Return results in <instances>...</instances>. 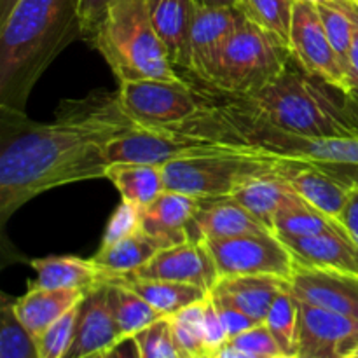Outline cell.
I'll return each mask as SVG.
<instances>
[{
    "label": "cell",
    "instance_id": "1",
    "mask_svg": "<svg viewBox=\"0 0 358 358\" xmlns=\"http://www.w3.org/2000/svg\"><path fill=\"white\" fill-rule=\"evenodd\" d=\"M133 128L110 91L63 100L51 122L0 107V224L49 189L105 178L107 145Z\"/></svg>",
    "mask_w": 358,
    "mask_h": 358
},
{
    "label": "cell",
    "instance_id": "2",
    "mask_svg": "<svg viewBox=\"0 0 358 358\" xmlns=\"http://www.w3.org/2000/svg\"><path fill=\"white\" fill-rule=\"evenodd\" d=\"M77 37L80 0H17L0 23V107L27 112L37 80Z\"/></svg>",
    "mask_w": 358,
    "mask_h": 358
},
{
    "label": "cell",
    "instance_id": "3",
    "mask_svg": "<svg viewBox=\"0 0 358 358\" xmlns=\"http://www.w3.org/2000/svg\"><path fill=\"white\" fill-rule=\"evenodd\" d=\"M171 128L229 145L255 147L285 159L358 166V135L346 138L296 135L266 121L241 100L224 105L205 103L194 117Z\"/></svg>",
    "mask_w": 358,
    "mask_h": 358
},
{
    "label": "cell",
    "instance_id": "4",
    "mask_svg": "<svg viewBox=\"0 0 358 358\" xmlns=\"http://www.w3.org/2000/svg\"><path fill=\"white\" fill-rule=\"evenodd\" d=\"M241 100L271 124L310 138L358 135V119L322 87L320 80L287 66L275 80Z\"/></svg>",
    "mask_w": 358,
    "mask_h": 358
},
{
    "label": "cell",
    "instance_id": "5",
    "mask_svg": "<svg viewBox=\"0 0 358 358\" xmlns=\"http://www.w3.org/2000/svg\"><path fill=\"white\" fill-rule=\"evenodd\" d=\"M90 42L119 83L182 79L154 28L149 0H114Z\"/></svg>",
    "mask_w": 358,
    "mask_h": 358
},
{
    "label": "cell",
    "instance_id": "6",
    "mask_svg": "<svg viewBox=\"0 0 358 358\" xmlns=\"http://www.w3.org/2000/svg\"><path fill=\"white\" fill-rule=\"evenodd\" d=\"M280 159L255 147L177 159L163 164L164 184L168 191L184 192L196 199L226 198L247 182L276 171Z\"/></svg>",
    "mask_w": 358,
    "mask_h": 358
},
{
    "label": "cell",
    "instance_id": "7",
    "mask_svg": "<svg viewBox=\"0 0 358 358\" xmlns=\"http://www.w3.org/2000/svg\"><path fill=\"white\" fill-rule=\"evenodd\" d=\"M289 49L254 21H241L224 48L215 87L233 98H248L287 69Z\"/></svg>",
    "mask_w": 358,
    "mask_h": 358
},
{
    "label": "cell",
    "instance_id": "8",
    "mask_svg": "<svg viewBox=\"0 0 358 358\" xmlns=\"http://www.w3.org/2000/svg\"><path fill=\"white\" fill-rule=\"evenodd\" d=\"M122 110L142 128H171L194 117L205 101L184 80L142 79L119 83Z\"/></svg>",
    "mask_w": 358,
    "mask_h": 358
},
{
    "label": "cell",
    "instance_id": "9",
    "mask_svg": "<svg viewBox=\"0 0 358 358\" xmlns=\"http://www.w3.org/2000/svg\"><path fill=\"white\" fill-rule=\"evenodd\" d=\"M241 145H229L215 140L189 135L177 128H136L117 136L107 145L108 164L142 163L166 164L187 157L229 152Z\"/></svg>",
    "mask_w": 358,
    "mask_h": 358
},
{
    "label": "cell",
    "instance_id": "10",
    "mask_svg": "<svg viewBox=\"0 0 358 358\" xmlns=\"http://www.w3.org/2000/svg\"><path fill=\"white\" fill-rule=\"evenodd\" d=\"M290 58L304 73L334 87L345 96L353 93L348 73L327 37L317 3L297 0L289 37Z\"/></svg>",
    "mask_w": 358,
    "mask_h": 358
},
{
    "label": "cell",
    "instance_id": "11",
    "mask_svg": "<svg viewBox=\"0 0 358 358\" xmlns=\"http://www.w3.org/2000/svg\"><path fill=\"white\" fill-rule=\"evenodd\" d=\"M205 241L212 252L220 278L275 275L292 280L296 259L275 233L241 234Z\"/></svg>",
    "mask_w": 358,
    "mask_h": 358
},
{
    "label": "cell",
    "instance_id": "12",
    "mask_svg": "<svg viewBox=\"0 0 358 358\" xmlns=\"http://www.w3.org/2000/svg\"><path fill=\"white\" fill-rule=\"evenodd\" d=\"M276 173L313 208L338 220L346 201L358 187V166L318 163V161L282 159Z\"/></svg>",
    "mask_w": 358,
    "mask_h": 358
},
{
    "label": "cell",
    "instance_id": "13",
    "mask_svg": "<svg viewBox=\"0 0 358 358\" xmlns=\"http://www.w3.org/2000/svg\"><path fill=\"white\" fill-rule=\"evenodd\" d=\"M245 14L240 7H208L194 2L189 31V72L213 86L224 48Z\"/></svg>",
    "mask_w": 358,
    "mask_h": 358
},
{
    "label": "cell",
    "instance_id": "14",
    "mask_svg": "<svg viewBox=\"0 0 358 358\" xmlns=\"http://www.w3.org/2000/svg\"><path fill=\"white\" fill-rule=\"evenodd\" d=\"M297 357L346 358L358 348V318L297 301Z\"/></svg>",
    "mask_w": 358,
    "mask_h": 358
},
{
    "label": "cell",
    "instance_id": "15",
    "mask_svg": "<svg viewBox=\"0 0 358 358\" xmlns=\"http://www.w3.org/2000/svg\"><path fill=\"white\" fill-rule=\"evenodd\" d=\"M135 278L191 283L212 290L220 280L215 261L205 240L185 241L157 252L145 266L131 273Z\"/></svg>",
    "mask_w": 358,
    "mask_h": 358
},
{
    "label": "cell",
    "instance_id": "16",
    "mask_svg": "<svg viewBox=\"0 0 358 358\" xmlns=\"http://www.w3.org/2000/svg\"><path fill=\"white\" fill-rule=\"evenodd\" d=\"M290 283L297 301L358 318V276L296 261Z\"/></svg>",
    "mask_w": 358,
    "mask_h": 358
},
{
    "label": "cell",
    "instance_id": "17",
    "mask_svg": "<svg viewBox=\"0 0 358 358\" xmlns=\"http://www.w3.org/2000/svg\"><path fill=\"white\" fill-rule=\"evenodd\" d=\"M119 331L107 301V282L87 290L79 304L72 345L63 358L101 355L119 341Z\"/></svg>",
    "mask_w": 358,
    "mask_h": 358
},
{
    "label": "cell",
    "instance_id": "18",
    "mask_svg": "<svg viewBox=\"0 0 358 358\" xmlns=\"http://www.w3.org/2000/svg\"><path fill=\"white\" fill-rule=\"evenodd\" d=\"M199 199L177 191H164L154 203L142 210V229L163 241L166 248L194 241V215Z\"/></svg>",
    "mask_w": 358,
    "mask_h": 358
},
{
    "label": "cell",
    "instance_id": "19",
    "mask_svg": "<svg viewBox=\"0 0 358 358\" xmlns=\"http://www.w3.org/2000/svg\"><path fill=\"white\" fill-rule=\"evenodd\" d=\"M280 240L289 247L294 259L301 264L358 276V247L341 224L320 234Z\"/></svg>",
    "mask_w": 358,
    "mask_h": 358
},
{
    "label": "cell",
    "instance_id": "20",
    "mask_svg": "<svg viewBox=\"0 0 358 358\" xmlns=\"http://www.w3.org/2000/svg\"><path fill=\"white\" fill-rule=\"evenodd\" d=\"M199 201L201 203L194 215V241L273 233L233 196Z\"/></svg>",
    "mask_w": 358,
    "mask_h": 358
},
{
    "label": "cell",
    "instance_id": "21",
    "mask_svg": "<svg viewBox=\"0 0 358 358\" xmlns=\"http://www.w3.org/2000/svg\"><path fill=\"white\" fill-rule=\"evenodd\" d=\"M30 268L35 271L31 287L49 290H91L107 282V273L93 261L76 255H52L31 259Z\"/></svg>",
    "mask_w": 358,
    "mask_h": 358
},
{
    "label": "cell",
    "instance_id": "22",
    "mask_svg": "<svg viewBox=\"0 0 358 358\" xmlns=\"http://www.w3.org/2000/svg\"><path fill=\"white\" fill-rule=\"evenodd\" d=\"M84 290H49L30 287L24 296L13 299L14 313L35 339L84 299Z\"/></svg>",
    "mask_w": 358,
    "mask_h": 358
},
{
    "label": "cell",
    "instance_id": "23",
    "mask_svg": "<svg viewBox=\"0 0 358 358\" xmlns=\"http://www.w3.org/2000/svg\"><path fill=\"white\" fill-rule=\"evenodd\" d=\"M292 285L290 280L275 275H248V276H226L217 282L213 289L236 304L241 311L254 318L259 324H264L273 301L282 290Z\"/></svg>",
    "mask_w": 358,
    "mask_h": 358
},
{
    "label": "cell",
    "instance_id": "24",
    "mask_svg": "<svg viewBox=\"0 0 358 358\" xmlns=\"http://www.w3.org/2000/svg\"><path fill=\"white\" fill-rule=\"evenodd\" d=\"M150 17L175 66L189 69V31L194 0H149Z\"/></svg>",
    "mask_w": 358,
    "mask_h": 358
},
{
    "label": "cell",
    "instance_id": "25",
    "mask_svg": "<svg viewBox=\"0 0 358 358\" xmlns=\"http://www.w3.org/2000/svg\"><path fill=\"white\" fill-rule=\"evenodd\" d=\"M105 178H108L115 185L121 199L135 203L142 210L166 191L164 171L161 164L114 163L108 164Z\"/></svg>",
    "mask_w": 358,
    "mask_h": 358
},
{
    "label": "cell",
    "instance_id": "26",
    "mask_svg": "<svg viewBox=\"0 0 358 358\" xmlns=\"http://www.w3.org/2000/svg\"><path fill=\"white\" fill-rule=\"evenodd\" d=\"M114 278L121 280L129 289L140 294L154 310L159 311L166 318L178 313L184 308L192 306L196 303H201L210 294L203 287L191 285V283L166 282V280H143L135 278L131 275L114 276Z\"/></svg>",
    "mask_w": 358,
    "mask_h": 358
},
{
    "label": "cell",
    "instance_id": "27",
    "mask_svg": "<svg viewBox=\"0 0 358 358\" xmlns=\"http://www.w3.org/2000/svg\"><path fill=\"white\" fill-rule=\"evenodd\" d=\"M164 248L166 247L163 245V241L150 236L142 229L112 247H100V250L94 254L93 261L107 273L108 280L114 276L131 275Z\"/></svg>",
    "mask_w": 358,
    "mask_h": 358
},
{
    "label": "cell",
    "instance_id": "28",
    "mask_svg": "<svg viewBox=\"0 0 358 358\" xmlns=\"http://www.w3.org/2000/svg\"><path fill=\"white\" fill-rule=\"evenodd\" d=\"M296 196L297 192L276 171H273L241 185L233 198L238 199L248 212L254 213L268 229L273 231L276 213Z\"/></svg>",
    "mask_w": 358,
    "mask_h": 358
},
{
    "label": "cell",
    "instance_id": "29",
    "mask_svg": "<svg viewBox=\"0 0 358 358\" xmlns=\"http://www.w3.org/2000/svg\"><path fill=\"white\" fill-rule=\"evenodd\" d=\"M107 301L121 339L136 336L161 318H166L121 280H107Z\"/></svg>",
    "mask_w": 358,
    "mask_h": 358
},
{
    "label": "cell",
    "instance_id": "30",
    "mask_svg": "<svg viewBox=\"0 0 358 358\" xmlns=\"http://www.w3.org/2000/svg\"><path fill=\"white\" fill-rule=\"evenodd\" d=\"M339 222L320 210L308 205L299 194L290 199L276 213L273 231L280 238H299L320 234L338 227Z\"/></svg>",
    "mask_w": 358,
    "mask_h": 358
},
{
    "label": "cell",
    "instance_id": "31",
    "mask_svg": "<svg viewBox=\"0 0 358 358\" xmlns=\"http://www.w3.org/2000/svg\"><path fill=\"white\" fill-rule=\"evenodd\" d=\"M357 0L350 2H329L317 3L318 13H320L322 23H324L327 37L331 41L332 48L338 52L343 66L350 79V52L353 44V31H355V9Z\"/></svg>",
    "mask_w": 358,
    "mask_h": 358
},
{
    "label": "cell",
    "instance_id": "32",
    "mask_svg": "<svg viewBox=\"0 0 358 358\" xmlns=\"http://www.w3.org/2000/svg\"><path fill=\"white\" fill-rule=\"evenodd\" d=\"M297 0H240L241 13L289 49L290 27Z\"/></svg>",
    "mask_w": 358,
    "mask_h": 358
},
{
    "label": "cell",
    "instance_id": "33",
    "mask_svg": "<svg viewBox=\"0 0 358 358\" xmlns=\"http://www.w3.org/2000/svg\"><path fill=\"white\" fill-rule=\"evenodd\" d=\"M266 327L278 343L282 353L297 355V329H299V304L292 292V285L282 290L273 301L264 320Z\"/></svg>",
    "mask_w": 358,
    "mask_h": 358
},
{
    "label": "cell",
    "instance_id": "34",
    "mask_svg": "<svg viewBox=\"0 0 358 358\" xmlns=\"http://www.w3.org/2000/svg\"><path fill=\"white\" fill-rule=\"evenodd\" d=\"M208 297V296H206ZM205 301L192 306L184 308L178 313L168 317L171 327V336L177 345L180 358L199 355L206 352L205 332H203V318H205Z\"/></svg>",
    "mask_w": 358,
    "mask_h": 358
},
{
    "label": "cell",
    "instance_id": "35",
    "mask_svg": "<svg viewBox=\"0 0 358 358\" xmlns=\"http://www.w3.org/2000/svg\"><path fill=\"white\" fill-rule=\"evenodd\" d=\"M0 358H41L37 341L14 313L13 301L3 296L0 313Z\"/></svg>",
    "mask_w": 358,
    "mask_h": 358
},
{
    "label": "cell",
    "instance_id": "36",
    "mask_svg": "<svg viewBox=\"0 0 358 358\" xmlns=\"http://www.w3.org/2000/svg\"><path fill=\"white\" fill-rule=\"evenodd\" d=\"M80 304V303H79ZM79 304L76 308L63 315L62 318L49 325L35 341H37L38 357L41 358H63L72 345L73 332H76L77 313H79Z\"/></svg>",
    "mask_w": 358,
    "mask_h": 358
},
{
    "label": "cell",
    "instance_id": "37",
    "mask_svg": "<svg viewBox=\"0 0 358 358\" xmlns=\"http://www.w3.org/2000/svg\"><path fill=\"white\" fill-rule=\"evenodd\" d=\"M142 208L135 203H129L121 199L115 212L108 219L107 227H105L103 238H101L100 247H112L126 238L133 236L135 233L142 231Z\"/></svg>",
    "mask_w": 358,
    "mask_h": 358
},
{
    "label": "cell",
    "instance_id": "38",
    "mask_svg": "<svg viewBox=\"0 0 358 358\" xmlns=\"http://www.w3.org/2000/svg\"><path fill=\"white\" fill-rule=\"evenodd\" d=\"M135 338L140 345L142 358H180L168 318H161L156 324L138 332Z\"/></svg>",
    "mask_w": 358,
    "mask_h": 358
},
{
    "label": "cell",
    "instance_id": "39",
    "mask_svg": "<svg viewBox=\"0 0 358 358\" xmlns=\"http://www.w3.org/2000/svg\"><path fill=\"white\" fill-rule=\"evenodd\" d=\"M229 343L254 358H273L282 353L266 324H257L255 327L238 334L236 338L229 339Z\"/></svg>",
    "mask_w": 358,
    "mask_h": 358
},
{
    "label": "cell",
    "instance_id": "40",
    "mask_svg": "<svg viewBox=\"0 0 358 358\" xmlns=\"http://www.w3.org/2000/svg\"><path fill=\"white\" fill-rule=\"evenodd\" d=\"M210 296H212L213 303H215V308L217 311H219L220 320H222L224 327H226L229 339L236 338L238 334H241V332L248 331V329L255 327V325L259 324L254 318L248 317L245 311H241L236 304L231 303V301L227 299L224 294H220L217 289L210 290Z\"/></svg>",
    "mask_w": 358,
    "mask_h": 358
},
{
    "label": "cell",
    "instance_id": "41",
    "mask_svg": "<svg viewBox=\"0 0 358 358\" xmlns=\"http://www.w3.org/2000/svg\"><path fill=\"white\" fill-rule=\"evenodd\" d=\"M203 332H205V346L208 353H219L224 346L229 343V336H227L226 327H224L220 315L217 311L215 303H213L212 296L208 294L205 301V318H203Z\"/></svg>",
    "mask_w": 358,
    "mask_h": 358
},
{
    "label": "cell",
    "instance_id": "42",
    "mask_svg": "<svg viewBox=\"0 0 358 358\" xmlns=\"http://www.w3.org/2000/svg\"><path fill=\"white\" fill-rule=\"evenodd\" d=\"M114 0H80V24L83 37L90 41L103 21L108 7Z\"/></svg>",
    "mask_w": 358,
    "mask_h": 358
},
{
    "label": "cell",
    "instance_id": "43",
    "mask_svg": "<svg viewBox=\"0 0 358 358\" xmlns=\"http://www.w3.org/2000/svg\"><path fill=\"white\" fill-rule=\"evenodd\" d=\"M338 222L345 227L346 233L350 234L355 245L358 247V187H355L346 201L345 210L339 215Z\"/></svg>",
    "mask_w": 358,
    "mask_h": 358
},
{
    "label": "cell",
    "instance_id": "44",
    "mask_svg": "<svg viewBox=\"0 0 358 358\" xmlns=\"http://www.w3.org/2000/svg\"><path fill=\"white\" fill-rule=\"evenodd\" d=\"M103 358H142L140 353V345L136 341L135 336H129V338H122L115 343L114 346L107 350V352L101 353Z\"/></svg>",
    "mask_w": 358,
    "mask_h": 358
},
{
    "label": "cell",
    "instance_id": "45",
    "mask_svg": "<svg viewBox=\"0 0 358 358\" xmlns=\"http://www.w3.org/2000/svg\"><path fill=\"white\" fill-rule=\"evenodd\" d=\"M355 31H353L352 52H350V84L353 93H358V2H355Z\"/></svg>",
    "mask_w": 358,
    "mask_h": 358
},
{
    "label": "cell",
    "instance_id": "46",
    "mask_svg": "<svg viewBox=\"0 0 358 358\" xmlns=\"http://www.w3.org/2000/svg\"><path fill=\"white\" fill-rule=\"evenodd\" d=\"M217 358H254V357H250L248 353L241 352V350H238L236 346H233L231 343H227L222 350H219Z\"/></svg>",
    "mask_w": 358,
    "mask_h": 358
},
{
    "label": "cell",
    "instance_id": "47",
    "mask_svg": "<svg viewBox=\"0 0 358 358\" xmlns=\"http://www.w3.org/2000/svg\"><path fill=\"white\" fill-rule=\"evenodd\" d=\"M194 2L208 7H236L240 0H194Z\"/></svg>",
    "mask_w": 358,
    "mask_h": 358
},
{
    "label": "cell",
    "instance_id": "48",
    "mask_svg": "<svg viewBox=\"0 0 358 358\" xmlns=\"http://www.w3.org/2000/svg\"><path fill=\"white\" fill-rule=\"evenodd\" d=\"M16 2L17 0H0V23L9 16V13L16 6Z\"/></svg>",
    "mask_w": 358,
    "mask_h": 358
},
{
    "label": "cell",
    "instance_id": "49",
    "mask_svg": "<svg viewBox=\"0 0 358 358\" xmlns=\"http://www.w3.org/2000/svg\"><path fill=\"white\" fill-rule=\"evenodd\" d=\"M185 358H217V355L215 353L205 352V353H199V355H192V357H185Z\"/></svg>",
    "mask_w": 358,
    "mask_h": 358
},
{
    "label": "cell",
    "instance_id": "50",
    "mask_svg": "<svg viewBox=\"0 0 358 358\" xmlns=\"http://www.w3.org/2000/svg\"><path fill=\"white\" fill-rule=\"evenodd\" d=\"M346 98H348V100L352 101L353 107L358 108V93H352V94H350V96H346Z\"/></svg>",
    "mask_w": 358,
    "mask_h": 358
},
{
    "label": "cell",
    "instance_id": "51",
    "mask_svg": "<svg viewBox=\"0 0 358 358\" xmlns=\"http://www.w3.org/2000/svg\"><path fill=\"white\" fill-rule=\"evenodd\" d=\"M313 3H329V2H350V0H310Z\"/></svg>",
    "mask_w": 358,
    "mask_h": 358
},
{
    "label": "cell",
    "instance_id": "52",
    "mask_svg": "<svg viewBox=\"0 0 358 358\" xmlns=\"http://www.w3.org/2000/svg\"><path fill=\"white\" fill-rule=\"evenodd\" d=\"M273 358H299V357H297V355H287V353H278V355L273 357Z\"/></svg>",
    "mask_w": 358,
    "mask_h": 358
},
{
    "label": "cell",
    "instance_id": "53",
    "mask_svg": "<svg viewBox=\"0 0 358 358\" xmlns=\"http://www.w3.org/2000/svg\"><path fill=\"white\" fill-rule=\"evenodd\" d=\"M346 358H358V353H352V355L346 357Z\"/></svg>",
    "mask_w": 358,
    "mask_h": 358
},
{
    "label": "cell",
    "instance_id": "54",
    "mask_svg": "<svg viewBox=\"0 0 358 358\" xmlns=\"http://www.w3.org/2000/svg\"><path fill=\"white\" fill-rule=\"evenodd\" d=\"M90 358H101V355H94V357H90Z\"/></svg>",
    "mask_w": 358,
    "mask_h": 358
},
{
    "label": "cell",
    "instance_id": "55",
    "mask_svg": "<svg viewBox=\"0 0 358 358\" xmlns=\"http://www.w3.org/2000/svg\"><path fill=\"white\" fill-rule=\"evenodd\" d=\"M355 353H358V348H357V352H355Z\"/></svg>",
    "mask_w": 358,
    "mask_h": 358
},
{
    "label": "cell",
    "instance_id": "56",
    "mask_svg": "<svg viewBox=\"0 0 358 358\" xmlns=\"http://www.w3.org/2000/svg\"><path fill=\"white\" fill-rule=\"evenodd\" d=\"M101 358H103V357H101Z\"/></svg>",
    "mask_w": 358,
    "mask_h": 358
},
{
    "label": "cell",
    "instance_id": "57",
    "mask_svg": "<svg viewBox=\"0 0 358 358\" xmlns=\"http://www.w3.org/2000/svg\"><path fill=\"white\" fill-rule=\"evenodd\" d=\"M357 2H358V0H357Z\"/></svg>",
    "mask_w": 358,
    "mask_h": 358
}]
</instances>
